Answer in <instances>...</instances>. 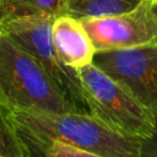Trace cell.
I'll return each mask as SVG.
<instances>
[{
    "mask_svg": "<svg viewBox=\"0 0 157 157\" xmlns=\"http://www.w3.org/2000/svg\"><path fill=\"white\" fill-rule=\"evenodd\" d=\"M18 129L40 156L56 140L104 157H140L141 140L124 135L90 113L11 108Z\"/></svg>",
    "mask_w": 157,
    "mask_h": 157,
    "instance_id": "6da1fadb",
    "label": "cell"
},
{
    "mask_svg": "<svg viewBox=\"0 0 157 157\" xmlns=\"http://www.w3.org/2000/svg\"><path fill=\"white\" fill-rule=\"evenodd\" d=\"M0 97L10 107L53 113L80 112L29 53L0 32Z\"/></svg>",
    "mask_w": 157,
    "mask_h": 157,
    "instance_id": "7a4b0ae2",
    "label": "cell"
},
{
    "mask_svg": "<svg viewBox=\"0 0 157 157\" xmlns=\"http://www.w3.org/2000/svg\"><path fill=\"white\" fill-rule=\"evenodd\" d=\"M90 114L112 129L140 140L153 130V114L121 83L94 63L78 69Z\"/></svg>",
    "mask_w": 157,
    "mask_h": 157,
    "instance_id": "3957f363",
    "label": "cell"
},
{
    "mask_svg": "<svg viewBox=\"0 0 157 157\" xmlns=\"http://www.w3.org/2000/svg\"><path fill=\"white\" fill-rule=\"evenodd\" d=\"M55 17L27 16L0 23L5 33L43 66L59 91L74 103L80 112L90 113L78 75V70L66 66L56 54L52 39V25Z\"/></svg>",
    "mask_w": 157,
    "mask_h": 157,
    "instance_id": "277c9868",
    "label": "cell"
},
{
    "mask_svg": "<svg viewBox=\"0 0 157 157\" xmlns=\"http://www.w3.org/2000/svg\"><path fill=\"white\" fill-rule=\"evenodd\" d=\"M96 53L142 47H157L156 0H142L130 11L80 20Z\"/></svg>",
    "mask_w": 157,
    "mask_h": 157,
    "instance_id": "5b68a950",
    "label": "cell"
},
{
    "mask_svg": "<svg viewBox=\"0 0 157 157\" xmlns=\"http://www.w3.org/2000/svg\"><path fill=\"white\" fill-rule=\"evenodd\" d=\"M93 63L145 105L157 102V47L98 52Z\"/></svg>",
    "mask_w": 157,
    "mask_h": 157,
    "instance_id": "8992f818",
    "label": "cell"
},
{
    "mask_svg": "<svg viewBox=\"0 0 157 157\" xmlns=\"http://www.w3.org/2000/svg\"><path fill=\"white\" fill-rule=\"evenodd\" d=\"M52 39L58 56L66 66L78 70L93 63L96 49L80 20L65 13L55 17Z\"/></svg>",
    "mask_w": 157,
    "mask_h": 157,
    "instance_id": "52a82bcc",
    "label": "cell"
},
{
    "mask_svg": "<svg viewBox=\"0 0 157 157\" xmlns=\"http://www.w3.org/2000/svg\"><path fill=\"white\" fill-rule=\"evenodd\" d=\"M0 157H40L26 140L12 117L11 108L0 97Z\"/></svg>",
    "mask_w": 157,
    "mask_h": 157,
    "instance_id": "ba28073f",
    "label": "cell"
},
{
    "mask_svg": "<svg viewBox=\"0 0 157 157\" xmlns=\"http://www.w3.org/2000/svg\"><path fill=\"white\" fill-rule=\"evenodd\" d=\"M142 0H64V13L77 20L119 15L136 7Z\"/></svg>",
    "mask_w": 157,
    "mask_h": 157,
    "instance_id": "9c48e42d",
    "label": "cell"
},
{
    "mask_svg": "<svg viewBox=\"0 0 157 157\" xmlns=\"http://www.w3.org/2000/svg\"><path fill=\"white\" fill-rule=\"evenodd\" d=\"M64 15V0H0V23L27 16Z\"/></svg>",
    "mask_w": 157,
    "mask_h": 157,
    "instance_id": "30bf717a",
    "label": "cell"
},
{
    "mask_svg": "<svg viewBox=\"0 0 157 157\" xmlns=\"http://www.w3.org/2000/svg\"><path fill=\"white\" fill-rule=\"evenodd\" d=\"M45 157H104L98 153L86 151L72 145L61 142V141H52L44 150Z\"/></svg>",
    "mask_w": 157,
    "mask_h": 157,
    "instance_id": "8fae6325",
    "label": "cell"
},
{
    "mask_svg": "<svg viewBox=\"0 0 157 157\" xmlns=\"http://www.w3.org/2000/svg\"><path fill=\"white\" fill-rule=\"evenodd\" d=\"M150 108L153 114V130L148 137L141 140L140 157H157V102Z\"/></svg>",
    "mask_w": 157,
    "mask_h": 157,
    "instance_id": "7c38bea8",
    "label": "cell"
},
{
    "mask_svg": "<svg viewBox=\"0 0 157 157\" xmlns=\"http://www.w3.org/2000/svg\"><path fill=\"white\" fill-rule=\"evenodd\" d=\"M156 11H157V0H156Z\"/></svg>",
    "mask_w": 157,
    "mask_h": 157,
    "instance_id": "4fadbf2b",
    "label": "cell"
}]
</instances>
